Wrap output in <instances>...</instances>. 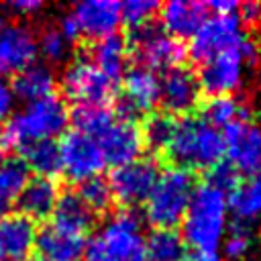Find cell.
<instances>
[{
    "mask_svg": "<svg viewBox=\"0 0 261 261\" xmlns=\"http://www.w3.org/2000/svg\"><path fill=\"white\" fill-rule=\"evenodd\" d=\"M173 122L175 116L167 114V112H151L145 118L143 124V143L147 149H151L155 155L163 157L167 143L171 139V130H173Z\"/></svg>",
    "mask_w": 261,
    "mask_h": 261,
    "instance_id": "29",
    "label": "cell"
},
{
    "mask_svg": "<svg viewBox=\"0 0 261 261\" xmlns=\"http://www.w3.org/2000/svg\"><path fill=\"white\" fill-rule=\"evenodd\" d=\"M61 90L75 106H108L114 100L116 82L106 77L88 57H80L63 71Z\"/></svg>",
    "mask_w": 261,
    "mask_h": 261,
    "instance_id": "6",
    "label": "cell"
},
{
    "mask_svg": "<svg viewBox=\"0 0 261 261\" xmlns=\"http://www.w3.org/2000/svg\"><path fill=\"white\" fill-rule=\"evenodd\" d=\"M186 261H222L216 251H194L186 257Z\"/></svg>",
    "mask_w": 261,
    "mask_h": 261,
    "instance_id": "40",
    "label": "cell"
},
{
    "mask_svg": "<svg viewBox=\"0 0 261 261\" xmlns=\"http://www.w3.org/2000/svg\"><path fill=\"white\" fill-rule=\"evenodd\" d=\"M41 6L43 4L39 0H14V2H10V8L16 10V12H20V14H31V12L39 10Z\"/></svg>",
    "mask_w": 261,
    "mask_h": 261,
    "instance_id": "39",
    "label": "cell"
},
{
    "mask_svg": "<svg viewBox=\"0 0 261 261\" xmlns=\"http://www.w3.org/2000/svg\"><path fill=\"white\" fill-rule=\"evenodd\" d=\"M67 39L63 37V33L59 31V27H47L43 29L39 41H37V49L51 61H59L65 57L67 53Z\"/></svg>",
    "mask_w": 261,
    "mask_h": 261,
    "instance_id": "35",
    "label": "cell"
},
{
    "mask_svg": "<svg viewBox=\"0 0 261 261\" xmlns=\"http://www.w3.org/2000/svg\"><path fill=\"white\" fill-rule=\"evenodd\" d=\"M77 196L92 210L94 216L108 212L110 206H112V192H110L108 179H104L100 175H94V177L82 181L80 190H77Z\"/></svg>",
    "mask_w": 261,
    "mask_h": 261,
    "instance_id": "31",
    "label": "cell"
},
{
    "mask_svg": "<svg viewBox=\"0 0 261 261\" xmlns=\"http://www.w3.org/2000/svg\"><path fill=\"white\" fill-rule=\"evenodd\" d=\"M226 161L239 175L261 173V128L249 120L234 122L222 128Z\"/></svg>",
    "mask_w": 261,
    "mask_h": 261,
    "instance_id": "11",
    "label": "cell"
},
{
    "mask_svg": "<svg viewBox=\"0 0 261 261\" xmlns=\"http://www.w3.org/2000/svg\"><path fill=\"white\" fill-rule=\"evenodd\" d=\"M69 16L77 27L80 37H86L94 43L104 37L116 35V29L120 24V2H112V0L80 2L73 6Z\"/></svg>",
    "mask_w": 261,
    "mask_h": 261,
    "instance_id": "14",
    "label": "cell"
},
{
    "mask_svg": "<svg viewBox=\"0 0 261 261\" xmlns=\"http://www.w3.org/2000/svg\"><path fill=\"white\" fill-rule=\"evenodd\" d=\"M196 179L192 171L169 167L159 173L149 198H147V220L155 228H175L190 206Z\"/></svg>",
    "mask_w": 261,
    "mask_h": 261,
    "instance_id": "4",
    "label": "cell"
},
{
    "mask_svg": "<svg viewBox=\"0 0 261 261\" xmlns=\"http://www.w3.org/2000/svg\"><path fill=\"white\" fill-rule=\"evenodd\" d=\"M88 59L112 82H118V77L124 73L126 59H128V49L126 41L118 35L104 37L100 41L90 43L88 49Z\"/></svg>",
    "mask_w": 261,
    "mask_h": 261,
    "instance_id": "21",
    "label": "cell"
},
{
    "mask_svg": "<svg viewBox=\"0 0 261 261\" xmlns=\"http://www.w3.org/2000/svg\"><path fill=\"white\" fill-rule=\"evenodd\" d=\"M243 65L245 61L241 57L239 47L214 55L212 59L202 63L198 75L200 90H204L208 96H228L241 84Z\"/></svg>",
    "mask_w": 261,
    "mask_h": 261,
    "instance_id": "15",
    "label": "cell"
},
{
    "mask_svg": "<svg viewBox=\"0 0 261 261\" xmlns=\"http://www.w3.org/2000/svg\"><path fill=\"white\" fill-rule=\"evenodd\" d=\"M57 145L61 155V171L71 181L82 184L94 175H100V171L106 165L98 141L75 128L63 133Z\"/></svg>",
    "mask_w": 261,
    "mask_h": 261,
    "instance_id": "10",
    "label": "cell"
},
{
    "mask_svg": "<svg viewBox=\"0 0 261 261\" xmlns=\"http://www.w3.org/2000/svg\"><path fill=\"white\" fill-rule=\"evenodd\" d=\"M147 255L151 261H186V241L175 228H155L147 239Z\"/></svg>",
    "mask_w": 261,
    "mask_h": 261,
    "instance_id": "28",
    "label": "cell"
},
{
    "mask_svg": "<svg viewBox=\"0 0 261 261\" xmlns=\"http://www.w3.org/2000/svg\"><path fill=\"white\" fill-rule=\"evenodd\" d=\"M255 234L249 228V224L243 222H234L226 241H224V257L230 261H243L251 255V251L255 249Z\"/></svg>",
    "mask_w": 261,
    "mask_h": 261,
    "instance_id": "32",
    "label": "cell"
},
{
    "mask_svg": "<svg viewBox=\"0 0 261 261\" xmlns=\"http://www.w3.org/2000/svg\"><path fill=\"white\" fill-rule=\"evenodd\" d=\"M226 196L210 186H198L184 216V241L194 251H216L226 230Z\"/></svg>",
    "mask_w": 261,
    "mask_h": 261,
    "instance_id": "2",
    "label": "cell"
},
{
    "mask_svg": "<svg viewBox=\"0 0 261 261\" xmlns=\"http://www.w3.org/2000/svg\"><path fill=\"white\" fill-rule=\"evenodd\" d=\"M57 198H59V188H57L55 179L35 175L31 179H27V184L16 200L18 214L29 218L31 222L45 220L47 216L53 214Z\"/></svg>",
    "mask_w": 261,
    "mask_h": 261,
    "instance_id": "19",
    "label": "cell"
},
{
    "mask_svg": "<svg viewBox=\"0 0 261 261\" xmlns=\"http://www.w3.org/2000/svg\"><path fill=\"white\" fill-rule=\"evenodd\" d=\"M159 100L163 104V112L171 116L192 114L200 104V82L194 69L186 65L167 69L159 80Z\"/></svg>",
    "mask_w": 261,
    "mask_h": 261,
    "instance_id": "12",
    "label": "cell"
},
{
    "mask_svg": "<svg viewBox=\"0 0 261 261\" xmlns=\"http://www.w3.org/2000/svg\"><path fill=\"white\" fill-rule=\"evenodd\" d=\"M239 184H241V175H239V171L226 159H222L216 165H212L210 169H206V186L218 190L224 196L228 192L232 194Z\"/></svg>",
    "mask_w": 261,
    "mask_h": 261,
    "instance_id": "34",
    "label": "cell"
},
{
    "mask_svg": "<svg viewBox=\"0 0 261 261\" xmlns=\"http://www.w3.org/2000/svg\"><path fill=\"white\" fill-rule=\"evenodd\" d=\"M96 141L100 145L104 163H110L114 167H120V165H126L130 161L139 159L145 149L143 133H141L139 124L118 120L116 116Z\"/></svg>",
    "mask_w": 261,
    "mask_h": 261,
    "instance_id": "13",
    "label": "cell"
},
{
    "mask_svg": "<svg viewBox=\"0 0 261 261\" xmlns=\"http://www.w3.org/2000/svg\"><path fill=\"white\" fill-rule=\"evenodd\" d=\"M239 20L247 22L251 27H257L261 22V4L259 2H243L239 6Z\"/></svg>",
    "mask_w": 261,
    "mask_h": 261,
    "instance_id": "36",
    "label": "cell"
},
{
    "mask_svg": "<svg viewBox=\"0 0 261 261\" xmlns=\"http://www.w3.org/2000/svg\"><path fill=\"white\" fill-rule=\"evenodd\" d=\"M159 16H161V29L169 37L181 41L198 33V29L208 18V6L204 2L173 0L159 8Z\"/></svg>",
    "mask_w": 261,
    "mask_h": 261,
    "instance_id": "18",
    "label": "cell"
},
{
    "mask_svg": "<svg viewBox=\"0 0 261 261\" xmlns=\"http://www.w3.org/2000/svg\"><path fill=\"white\" fill-rule=\"evenodd\" d=\"M35 222L20 214L0 218V261H27L35 249Z\"/></svg>",
    "mask_w": 261,
    "mask_h": 261,
    "instance_id": "17",
    "label": "cell"
},
{
    "mask_svg": "<svg viewBox=\"0 0 261 261\" xmlns=\"http://www.w3.org/2000/svg\"><path fill=\"white\" fill-rule=\"evenodd\" d=\"M200 118L214 128H226L228 124L249 120V108L243 100L230 94L210 96L206 102L200 104Z\"/></svg>",
    "mask_w": 261,
    "mask_h": 261,
    "instance_id": "24",
    "label": "cell"
},
{
    "mask_svg": "<svg viewBox=\"0 0 261 261\" xmlns=\"http://www.w3.org/2000/svg\"><path fill=\"white\" fill-rule=\"evenodd\" d=\"M159 177V167L153 159H135L126 165L114 167L108 177L112 200L124 208L139 206L147 202L155 181Z\"/></svg>",
    "mask_w": 261,
    "mask_h": 261,
    "instance_id": "9",
    "label": "cell"
},
{
    "mask_svg": "<svg viewBox=\"0 0 261 261\" xmlns=\"http://www.w3.org/2000/svg\"><path fill=\"white\" fill-rule=\"evenodd\" d=\"M51 224L86 237V232L94 224V214L82 202L77 192H63V194H59L57 204L53 208V222Z\"/></svg>",
    "mask_w": 261,
    "mask_h": 261,
    "instance_id": "23",
    "label": "cell"
},
{
    "mask_svg": "<svg viewBox=\"0 0 261 261\" xmlns=\"http://www.w3.org/2000/svg\"><path fill=\"white\" fill-rule=\"evenodd\" d=\"M35 247L39 249L41 259L47 261H80L86 251V237L47 224L37 232Z\"/></svg>",
    "mask_w": 261,
    "mask_h": 261,
    "instance_id": "20",
    "label": "cell"
},
{
    "mask_svg": "<svg viewBox=\"0 0 261 261\" xmlns=\"http://www.w3.org/2000/svg\"><path fill=\"white\" fill-rule=\"evenodd\" d=\"M27 179H29V169L20 157H12V155L0 157V218L10 214Z\"/></svg>",
    "mask_w": 261,
    "mask_h": 261,
    "instance_id": "25",
    "label": "cell"
},
{
    "mask_svg": "<svg viewBox=\"0 0 261 261\" xmlns=\"http://www.w3.org/2000/svg\"><path fill=\"white\" fill-rule=\"evenodd\" d=\"M0 27H2V20H0Z\"/></svg>",
    "mask_w": 261,
    "mask_h": 261,
    "instance_id": "42",
    "label": "cell"
},
{
    "mask_svg": "<svg viewBox=\"0 0 261 261\" xmlns=\"http://www.w3.org/2000/svg\"><path fill=\"white\" fill-rule=\"evenodd\" d=\"M126 49L137 59V65H143L151 71L155 69H171L181 65L186 57V47L181 41L169 37L159 24L153 20L141 24L137 29H128Z\"/></svg>",
    "mask_w": 261,
    "mask_h": 261,
    "instance_id": "5",
    "label": "cell"
},
{
    "mask_svg": "<svg viewBox=\"0 0 261 261\" xmlns=\"http://www.w3.org/2000/svg\"><path fill=\"white\" fill-rule=\"evenodd\" d=\"M161 4L155 0H128L120 4V22L128 29H137L153 20L155 12H159Z\"/></svg>",
    "mask_w": 261,
    "mask_h": 261,
    "instance_id": "33",
    "label": "cell"
},
{
    "mask_svg": "<svg viewBox=\"0 0 261 261\" xmlns=\"http://www.w3.org/2000/svg\"><path fill=\"white\" fill-rule=\"evenodd\" d=\"M124 90L114 98V116L118 120L137 122V118L149 114V110L159 102V77L155 71L133 65L124 71Z\"/></svg>",
    "mask_w": 261,
    "mask_h": 261,
    "instance_id": "7",
    "label": "cell"
},
{
    "mask_svg": "<svg viewBox=\"0 0 261 261\" xmlns=\"http://www.w3.org/2000/svg\"><path fill=\"white\" fill-rule=\"evenodd\" d=\"M224 157V139L222 133L206 124L200 116L186 114L175 116L171 139L163 153V159L173 163V167L192 171V169H210Z\"/></svg>",
    "mask_w": 261,
    "mask_h": 261,
    "instance_id": "1",
    "label": "cell"
},
{
    "mask_svg": "<svg viewBox=\"0 0 261 261\" xmlns=\"http://www.w3.org/2000/svg\"><path fill=\"white\" fill-rule=\"evenodd\" d=\"M243 39L245 33L239 14H214L212 18H206L198 33L192 37L190 55L194 61L204 63L218 53L237 49Z\"/></svg>",
    "mask_w": 261,
    "mask_h": 261,
    "instance_id": "8",
    "label": "cell"
},
{
    "mask_svg": "<svg viewBox=\"0 0 261 261\" xmlns=\"http://www.w3.org/2000/svg\"><path fill=\"white\" fill-rule=\"evenodd\" d=\"M39 49L35 35L22 24L0 27V73H18L35 63Z\"/></svg>",
    "mask_w": 261,
    "mask_h": 261,
    "instance_id": "16",
    "label": "cell"
},
{
    "mask_svg": "<svg viewBox=\"0 0 261 261\" xmlns=\"http://www.w3.org/2000/svg\"><path fill=\"white\" fill-rule=\"evenodd\" d=\"M69 118L73 120L75 130L90 135L92 139H98L114 120V112H110L108 106H73Z\"/></svg>",
    "mask_w": 261,
    "mask_h": 261,
    "instance_id": "30",
    "label": "cell"
},
{
    "mask_svg": "<svg viewBox=\"0 0 261 261\" xmlns=\"http://www.w3.org/2000/svg\"><path fill=\"white\" fill-rule=\"evenodd\" d=\"M228 206L237 218V222L249 224L251 220L261 216V173L249 175L245 181L237 186L230 194Z\"/></svg>",
    "mask_w": 261,
    "mask_h": 261,
    "instance_id": "27",
    "label": "cell"
},
{
    "mask_svg": "<svg viewBox=\"0 0 261 261\" xmlns=\"http://www.w3.org/2000/svg\"><path fill=\"white\" fill-rule=\"evenodd\" d=\"M31 261H47V259H31Z\"/></svg>",
    "mask_w": 261,
    "mask_h": 261,
    "instance_id": "41",
    "label": "cell"
},
{
    "mask_svg": "<svg viewBox=\"0 0 261 261\" xmlns=\"http://www.w3.org/2000/svg\"><path fill=\"white\" fill-rule=\"evenodd\" d=\"M84 261H151L137 214L130 210L114 214L104 228L86 243Z\"/></svg>",
    "mask_w": 261,
    "mask_h": 261,
    "instance_id": "3",
    "label": "cell"
},
{
    "mask_svg": "<svg viewBox=\"0 0 261 261\" xmlns=\"http://www.w3.org/2000/svg\"><path fill=\"white\" fill-rule=\"evenodd\" d=\"M53 88H55L53 71L41 63H33V65L24 67L22 71L14 73L12 84H10L12 96H16L18 100H22L27 104L41 100L45 96H51Z\"/></svg>",
    "mask_w": 261,
    "mask_h": 261,
    "instance_id": "22",
    "label": "cell"
},
{
    "mask_svg": "<svg viewBox=\"0 0 261 261\" xmlns=\"http://www.w3.org/2000/svg\"><path fill=\"white\" fill-rule=\"evenodd\" d=\"M22 153V163L27 169L37 171L41 177H53L61 173V155H59V145L53 139H43V141H33L20 147Z\"/></svg>",
    "mask_w": 261,
    "mask_h": 261,
    "instance_id": "26",
    "label": "cell"
},
{
    "mask_svg": "<svg viewBox=\"0 0 261 261\" xmlns=\"http://www.w3.org/2000/svg\"><path fill=\"white\" fill-rule=\"evenodd\" d=\"M208 10H214V14H237L241 2H234V0H214L210 4H206Z\"/></svg>",
    "mask_w": 261,
    "mask_h": 261,
    "instance_id": "38",
    "label": "cell"
},
{
    "mask_svg": "<svg viewBox=\"0 0 261 261\" xmlns=\"http://www.w3.org/2000/svg\"><path fill=\"white\" fill-rule=\"evenodd\" d=\"M12 102H14V96H12V92H10V86L0 80V122L10 114Z\"/></svg>",
    "mask_w": 261,
    "mask_h": 261,
    "instance_id": "37",
    "label": "cell"
}]
</instances>
